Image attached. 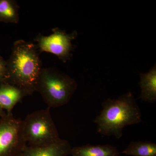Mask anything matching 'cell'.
<instances>
[{
	"mask_svg": "<svg viewBox=\"0 0 156 156\" xmlns=\"http://www.w3.org/2000/svg\"><path fill=\"white\" fill-rule=\"evenodd\" d=\"M121 153L132 156L156 155V144L148 141H133Z\"/></svg>",
	"mask_w": 156,
	"mask_h": 156,
	"instance_id": "11",
	"label": "cell"
},
{
	"mask_svg": "<svg viewBox=\"0 0 156 156\" xmlns=\"http://www.w3.org/2000/svg\"><path fill=\"white\" fill-rule=\"evenodd\" d=\"M27 144L22 120L6 113L0 118V156H19Z\"/></svg>",
	"mask_w": 156,
	"mask_h": 156,
	"instance_id": "5",
	"label": "cell"
},
{
	"mask_svg": "<svg viewBox=\"0 0 156 156\" xmlns=\"http://www.w3.org/2000/svg\"><path fill=\"white\" fill-rule=\"evenodd\" d=\"M27 96L19 88L3 81L0 83V107L7 113H12L17 103Z\"/></svg>",
	"mask_w": 156,
	"mask_h": 156,
	"instance_id": "8",
	"label": "cell"
},
{
	"mask_svg": "<svg viewBox=\"0 0 156 156\" xmlns=\"http://www.w3.org/2000/svg\"><path fill=\"white\" fill-rule=\"evenodd\" d=\"M42 68L36 45L22 40L14 42L7 61L5 81L22 90L27 95L36 91Z\"/></svg>",
	"mask_w": 156,
	"mask_h": 156,
	"instance_id": "1",
	"label": "cell"
},
{
	"mask_svg": "<svg viewBox=\"0 0 156 156\" xmlns=\"http://www.w3.org/2000/svg\"><path fill=\"white\" fill-rule=\"evenodd\" d=\"M52 34L44 36L40 34L34 41L37 42L38 51L40 53L48 52L57 56L60 60L66 62L72 56L73 49L72 42L78 35L76 31L68 34L65 31L58 28L52 29Z\"/></svg>",
	"mask_w": 156,
	"mask_h": 156,
	"instance_id": "6",
	"label": "cell"
},
{
	"mask_svg": "<svg viewBox=\"0 0 156 156\" xmlns=\"http://www.w3.org/2000/svg\"><path fill=\"white\" fill-rule=\"evenodd\" d=\"M116 147L110 144H86L72 147V156H119Z\"/></svg>",
	"mask_w": 156,
	"mask_h": 156,
	"instance_id": "9",
	"label": "cell"
},
{
	"mask_svg": "<svg viewBox=\"0 0 156 156\" xmlns=\"http://www.w3.org/2000/svg\"><path fill=\"white\" fill-rule=\"evenodd\" d=\"M22 130L26 142L30 146H45L61 139L49 107L27 115L22 120Z\"/></svg>",
	"mask_w": 156,
	"mask_h": 156,
	"instance_id": "4",
	"label": "cell"
},
{
	"mask_svg": "<svg viewBox=\"0 0 156 156\" xmlns=\"http://www.w3.org/2000/svg\"><path fill=\"white\" fill-rule=\"evenodd\" d=\"M156 156V155H155V156Z\"/></svg>",
	"mask_w": 156,
	"mask_h": 156,
	"instance_id": "15",
	"label": "cell"
},
{
	"mask_svg": "<svg viewBox=\"0 0 156 156\" xmlns=\"http://www.w3.org/2000/svg\"><path fill=\"white\" fill-rule=\"evenodd\" d=\"M75 79L54 68H42L36 92L41 95L48 107L67 104L77 88Z\"/></svg>",
	"mask_w": 156,
	"mask_h": 156,
	"instance_id": "3",
	"label": "cell"
},
{
	"mask_svg": "<svg viewBox=\"0 0 156 156\" xmlns=\"http://www.w3.org/2000/svg\"><path fill=\"white\" fill-rule=\"evenodd\" d=\"M102 109L94 120L98 133L120 139L125 127L138 124L142 115L133 94L128 92L116 99L108 98L102 103Z\"/></svg>",
	"mask_w": 156,
	"mask_h": 156,
	"instance_id": "2",
	"label": "cell"
},
{
	"mask_svg": "<svg viewBox=\"0 0 156 156\" xmlns=\"http://www.w3.org/2000/svg\"><path fill=\"white\" fill-rule=\"evenodd\" d=\"M72 147L68 141L61 139L50 145L43 147L27 146L19 156H68Z\"/></svg>",
	"mask_w": 156,
	"mask_h": 156,
	"instance_id": "7",
	"label": "cell"
},
{
	"mask_svg": "<svg viewBox=\"0 0 156 156\" xmlns=\"http://www.w3.org/2000/svg\"><path fill=\"white\" fill-rule=\"evenodd\" d=\"M19 7L14 0H0V21L5 23H18Z\"/></svg>",
	"mask_w": 156,
	"mask_h": 156,
	"instance_id": "12",
	"label": "cell"
},
{
	"mask_svg": "<svg viewBox=\"0 0 156 156\" xmlns=\"http://www.w3.org/2000/svg\"><path fill=\"white\" fill-rule=\"evenodd\" d=\"M6 112L5 111L3 110L0 107V118H2L3 116L6 114Z\"/></svg>",
	"mask_w": 156,
	"mask_h": 156,
	"instance_id": "14",
	"label": "cell"
},
{
	"mask_svg": "<svg viewBox=\"0 0 156 156\" xmlns=\"http://www.w3.org/2000/svg\"><path fill=\"white\" fill-rule=\"evenodd\" d=\"M139 85L141 89V99L149 103H155L156 101V65L147 73L140 74Z\"/></svg>",
	"mask_w": 156,
	"mask_h": 156,
	"instance_id": "10",
	"label": "cell"
},
{
	"mask_svg": "<svg viewBox=\"0 0 156 156\" xmlns=\"http://www.w3.org/2000/svg\"><path fill=\"white\" fill-rule=\"evenodd\" d=\"M7 73V61L0 56V83L5 81Z\"/></svg>",
	"mask_w": 156,
	"mask_h": 156,
	"instance_id": "13",
	"label": "cell"
}]
</instances>
